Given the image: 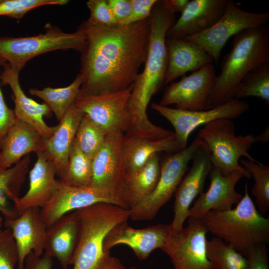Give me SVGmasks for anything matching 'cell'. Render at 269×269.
<instances>
[{"label": "cell", "instance_id": "obj_26", "mask_svg": "<svg viewBox=\"0 0 269 269\" xmlns=\"http://www.w3.org/2000/svg\"><path fill=\"white\" fill-rule=\"evenodd\" d=\"M84 114L73 103L45 141L44 152L54 164L57 175L62 176L80 122Z\"/></svg>", "mask_w": 269, "mask_h": 269}, {"label": "cell", "instance_id": "obj_28", "mask_svg": "<svg viewBox=\"0 0 269 269\" xmlns=\"http://www.w3.org/2000/svg\"><path fill=\"white\" fill-rule=\"evenodd\" d=\"M123 151L126 173L138 170L155 153L164 151L172 154L179 151L175 134L166 138L156 140L127 137L124 135Z\"/></svg>", "mask_w": 269, "mask_h": 269}, {"label": "cell", "instance_id": "obj_42", "mask_svg": "<svg viewBox=\"0 0 269 269\" xmlns=\"http://www.w3.org/2000/svg\"><path fill=\"white\" fill-rule=\"evenodd\" d=\"M52 265V257L48 254L45 253L41 257L31 251L25 258L24 269H51Z\"/></svg>", "mask_w": 269, "mask_h": 269}, {"label": "cell", "instance_id": "obj_35", "mask_svg": "<svg viewBox=\"0 0 269 269\" xmlns=\"http://www.w3.org/2000/svg\"><path fill=\"white\" fill-rule=\"evenodd\" d=\"M239 161L254 178L252 195L255 198L259 212L265 214L269 209V166L248 159H240Z\"/></svg>", "mask_w": 269, "mask_h": 269}, {"label": "cell", "instance_id": "obj_34", "mask_svg": "<svg viewBox=\"0 0 269 269\" xmlns=\"http://www.w3.org/2000/svg\"><path fill=\"white\" fill-rule=\"evenodd\" d=\"M108 135L104 129L84 114L74 140L80 149L93 159L104 143Z\"/></svg>", "mask_w": 269, "mask_h": 269}, {"label": "cell", "instance_id": "obj_29", "mask_svg": "<svg viewBox=\"0 0 269 269\" xmlns=\"http://www.w3.org/2000/svg\"><path fill=\"white\" fill-rule=\"evenodd\" d=\"M30 160L28 154L12 166L0 169V212L5 220L19 215L15 204L20 197V189L28 171Z\"/></svg>", "mask_w": 269, "mask_h": 269}, {"label": "cell", "instance_id": "obj_19", "mask_svg": "<svg viewBox=\"0 0 269 269\" xmlns=\"http://www.w3.org/2000/svg\"><path fill=\"white\" fill-rule=\"evenodd\" d=\"M15 240L18 253V269H24L25 258L33 251L41 256L44 250L46 227L41 218L40 208L30 207L13 219L5 220Z\"/></svg>", "mask_w": 269, "mask_h": 269}, {"label": "cell", "instance_id": "obj_39", "mask_svg": "<svg viewBox=\"0 0 269 269\" xmlns=\"http://www.w3.org/2000/svg\"><path fill=\"white\" fill-rule=\"evenodd\" d=\"M131 0L132 9L129 16L118 24H131L149 18L152 8L157 0Z\"/></svg>", "mask_w": 269, "mask_h": 269}, {"label": "cell", "instance_id": "obj_41", "mask_svg": "<svg viewBox=\"0 0 269 269\" xmlns=\"http://www.w3.org/2000/svg\"><path fill=\"white\" fill-rule=\"evenodd\" d=\"M268 250L266 244L253 248L248 254V269H269Z\"/></svg>", "mask_w": 269, "mask_h": 269}, {"label": "cell", "instance_id": "obj_31", "mask_svg": "<svg viewBox=\"0 0 269 269\" xmlns=\"http://www.w3.org/2000/svg\"><path fill=\"white\" fill-rule=\"evenodd\" d=\"M93 159L85 155L75 140L71 147L66 166L60 180L78 187H91L93 172Z\"/></svg>", "mask_w": 269, "mask_h": 269}, {"label": "cell", "instance_id": "obj_8", "mask_svg": "<svg viewBox=\"0 0 269 269\" xmlns=\"http://www.w3.org/2000/svg\"><path fill=\"white\" fill-rule=\"evenodd\" d=\"M203 141L197 137L189 146L167 156L161 163L160 174L152 193L129 210L133 221L150 220L175 193L186 173L188 164Z\"/></svg>", "mask_w": 269, "mask_h": 269}, {"label": "cell", "instance_id": "obj_10", "mask_svg": "<svg viewBox=\"0 0 269 269\" xmlns=\"http://www.w3.org/2000/svg\"><path fill=\"white\" fill-rule=\"evenodd\" d=\"M188 218V225L172 230L160 249L170 258L173 269H216L207 256L205 225L201 219Z\"/></svg>", "mask_w": 269, "mask_h": 269}, {"label": "cell", "instance_id": "obj_4", "mask_svg": "<svg viewBox=\"0 0 269 269\" xmlns=\"http://www.w3.org/2000/svg\"><path fill=\"white\" fill-rule=\"evenodd\" d=\"M244 194L234 208L212 210L201 218L208 232L220 238L247 257L257 246L269 240V219L258 210L244 186Z\"/></svg>", "mask_w": 269, "mask_h": 269}, {"label": "cell", "instance_id": "obj_18", "mask_svg": "<svg viewBox=\"0 0 269 269\" xmlns=\"http://www.w3.org/2000/svg\"><path fill=\"white\" fill-rule=\"evenodd\" d=\"M209 175L210 181L209 188L199 195L190 208L188 218L201 219L212 210H230L243 197V195L235 189L237 183L244 177L241 172L234 171L225 176L217 167L212 166Z\"/></svg>", "mask_w": 269, "mask_h": 269}, {"label": "cell", "instance_id": "obj_16", "mask_svg": "<svg viewBox=\"0 0 269 269\" xmlns=\"http://www.w3.org/2000/svg\"><path fill=\"white\" fill-rule=\"evenodd\" d=\"M191 160V167L175 192L174 217L170 225L172 230L175 232L183 228L190 205L195 197L203 192L206 179L212 167L210 151L204 142Z\"/></svg>", "mask_w": 269, "mask_h": 269}, {"label": "cell", "instance_id": "obj_37", "mask_svg": "<svg viewBox=\"0 0 269 269\" xmlns=\"http://www.w3.org/2000/svg\"><path fill=\"white\" fill-rule=\"evenodd\" d=\"M19 256L15 240L9 228L0 232V269H14Z\"/></svg>", "mask_w": 269, "mask_h": 269}, {"label": "cell", "instance_id": "obj_38", "mask_svg": "<svg viewBox=\"0 0 269 269\" xmlns=\"http://www.w3.org/2000/svg\"><path fill=\"white\" fill-rule=\"evenodd\" d=\"M90 11L88 22L99 26L111 27L118 24L107 0H89L86 2Z\"/></svg>", "mask_w": 269, "mask_h": 269}, {"label": "cell", "instance_id": "obj_44", "mask_svg": "<svg viewBox=\"0 0 269 269\" xmlns=\"http://www.w3.org/2000/svg\"><path fill=\"white\" fill-rule=\"evenodd\" d=\"M189 0H163L164 7L171 13L182 12L186 7Z\"/></svg>", "mask_w": 269, "mask_h": 269}, {"label": "cell", "instance_id": "obj_48", "mask_svg": "<svg viewBox=\"0 0 269 269\" xmlns=\"http://www.w3.org/2000/svg\"><path fill=\"white\" fill-rule=\"evenodd\" d=\"M128 269H137L136 267H131Z\"/></svg>", "mask_w": 269, "mask_h": 269}, {"label": "cell", "instance_id": "obj_46", "mask_svg": "<svg viewBox=\"0 0 269 269\" xmlns=\"http://www.w3.org/2000/svg\"><path fill=\"white\" fill-rule=\"evenodd\" d=\"M256 142L265 143L269 139V129L267 127L261 134L255 136Z\"/></svg>", "mask_w": 269, "mask_h": 269}, {"label": "cell", "instance_id": "obj_45", "mask_svg": "<svg viewBox=\"0 0 269 269\" xmlns=\"http://www.w3.org/2000/svg\"><path fill=\"white\" fill-rule=\"evenodd\" d=\"M102 269H128L121 261L114 257L110 256Z\"/></svg>", "mask_w": 269, "mask_h": 269}, {"label": "cell", "instance_id": "obj_3", "mask_svg": "<svg viewBox=\"0 0 269 269\" xmlns=\"http://www.w3.org/2000/svg\"><path fill=\"white\" fill-rule=\"evenodd\" d=\"M269 62V27L246 29L233 36L232 48L223 59L206 110L234 98L241 81L249 72Z\"/></svg>", "mask_w": 269, "mask_h": 269}, {"label": "cell", "instance_id": "obj_33", "mask_svg": "<svg viewBox=\"0 0 269 269\" xmlns=\"http://www.w3.org/2000/svg\"><path fill=\"white\" fill-rule=\"evenodd\" d=\"M206 249L216 269H248V258L219 238L207 240Z\"/></svg>", "mask_w": 269, "mask_h": 269}, {"label": "cell", "instance_id": "obj_43", "mask_svg": "<svg viewBox=\"0 0 269 269\" xmlns=\"http://www.w3.org/2000/svg\"><path fill=\"white\" fill-rule=\"evenodd\" d=\"M107 1L118 24L129 16L132 9L131 0H107Z\"/></svg>", "mask_w": 269, "mask_h": 269}, {"label": "cell", "instance_id": "obj_47", "mask_svg": "<svg viewBox=\"0 0 269 269\" xmlns=\"http://www.w3.org/2000/svg\"><path fill=\"white\" fill-rule=\"evenodd\" d=\"M2 219L1 217H0V232L1 231V227L2 226Z\"/></svg>", "mask_w": 269, "mask_h": 269}, {"label": "cell", "instance_id": "obj_15", "mask_svg": "<svg viewBox=\"0 0 269 269\" xmlns=\"http://www.w3.org/2000/svg\"><path fill=\"white\" fill-rule=\"evenodd\" d=\"M100 202L112 203L129 210L122 199L98 189L71 186L59 180L55 194L47 204L40 209V215L47 228L70 211Z\"/></svg>", "mask_w": 269, "mask_h": 269}, {"label": "cell", "instance_id": "obj_13", "mask_svg": "<svg viewBox=\"0 0 269 269\" xmlns=\"http://www.w3.org/2000/svg\"><path fill=\"white\" fill-rule=\"evenodd\" d=\"M124 136L123 133L108 134L104 143L93 158L91 185L122 200L126 173Z\"/></svg>", "mask_w": 269, "mask_h": 269}, {"label": "cell", "instance_id": "obj_23", "mask_svg": "<svg viewBox=\"0 0 269 269\" xmlns=\"http://www.w3.org/2000/svg\"><path fill=\"white\" fill-rule=\"evenodd\" d=\"M167 67L165 84L186 73L212 63V57L198 43L185 37L167 38Z\"/></svg>", "mask_w": 269, "mask_h": 269}, {"label": "cell", "instance_id": "obj_5", "mask_svg": "<svg viewBox=\"0 0 269 269\" xmlns=\"http://www.w3.org/2000/svg\"><path fill=\"white\" fill-rule=\"evenodd\" d=\"M76 210L80 227L73 269H102L111 256L104 249V239L113 227L128 221L130 210L105 202Z\"/></svg>", "mask_w": 269, "mask_h": 269}, {"label": "cell", "instance_id": "obj_27", "mask_svg": "<svg viewBox=\"0 0 269 269\" xmlns=\"http://www.w3.org/2000/svg\"><path fill=\"white\" fill-rule=\"evenodd\" d=\"M160 168L157 153L138 170L126 173L122 199L129 210L138 205L152 193L159 178Z\"/></svg>", "mask_w": 269, "mask_h": 269}, {"label": "cell", "instance_id": "obj_6", "mask_svg": "<svg viewBox=\"0 0 269 269\" xmlns=\"http://www.w3.org/2000/svg\"><path fill=\"white\" fill-rule=\"evenodd\" d=\"M236 129L231 119L222 118L206 124L198 133L197 137L208 147L212 166L217 167L225 176L234 171L241 172L244 177L251 178L250 173L239 164L242 156L260 162L250 155L249 150L256 142L253 134H235Z\"/></svg>", "mask_w": 269, "mask_h": 269}, {"label": "cell", "instance_id": "obj_32", "mask_svg": "<svg viewBox=\"0 0 269 269\" xmlns=\"http://www.w3.org/2000/svg\"><path fill=\"white\" fill-rule=\"evenodd\" d=\"M255 97L269 105V62L247 73L241 81L234 95L240 99Z\"/></svg>", "mask_w": 269, "mask_h": 269}, {"label": "cell", "instance_id": "obj_24", "mask_svg": "<svg viewBox=\"0 0 269 269\" xmlns=\"http://www.w3.org/2000/svg\"><path fill=\"white\" fill-rule=\"evenodd\" d=\"M45 138L28 124L17 119L4 137L0 149V169L8 168L30 152L44 151Z\"/></svg>", "mask_w": 269, "mask_h": 269}, {"label": "cell", "instance_id": "obj_11", "mask_svg": "<svg viewBox=\"0 0 269 269\" xmlns=\"http://www.w3.org/2000/svg\"><path fill=\"white\" fill-rule=\"evenodd\" d=\"M132 85L125 90L116 92L96 95L78 94L74 103L108 134H125L131 121L129 100Z\"/></svg>", "mask_w": 269, "mask_h": 269}, {"label": "cell", "instance_id": "obj_1", "mask_svg": "<svg viewBox=\"0 0 269 269\" xmlns=\"http://www.w3.org/2000/svg\"><path fill=\"white\" fill-rule=\"evenodd\" d=\"M85 43L81 53L79 94L96 95L130 87L145 61L149 41V18L128 25H93L87 20L78 27Z\"/></svg>", "mask_w": 269, "mask_h": 269}, {"label": "cell", "instance_id": "obj_17", "mask_svg": "<svg viewBox=\"0 0 269 269\" xmlns=\"http://www.w3.org/2000/svg\"><path fill=\"white\" fill-rule=\"evenodd\" d=\"M172 231L170 225L158 223L143 229H135L127 221L118 224L106 235L104 249L106 252L118 245L129 247L140 260H145L155 249H161Z\"/></svg>", "mask_w": 269, "mask_h": 269}, {"label": "cell", "instance_id": "obj_2", "mask_svg": "<svg viewBox=\"0 0 269 269\" xmlns=\"http://www.w3.org/2000/svg\"><path fill=\"white\" fill-rule=\"evenodd\" d=\"M150 33L147 54L142 72L133 83L129 100L131 115L127 137L161 139L170 136L172 132L154 125L148 119L147 108L152 97L165 84L167 67L166 34L175 21L162 0H157L149 17Z\"/></svg>", "mask_w": 269, "mask_h": 269}, {"label": "cell", "instance_id": "obj_25", "mask_svg": "<svg viewBox=\"0 0 269 269\" xmlns=\"http://www.w3.org/2000/svg\"><path fill=\"white\" fill-rule=\"evenodd\" d=\"M77 210L64 215L46 229L44 250L60 262L61 269L72 265L79 232Z\"/></svg>", "mask_w": 269, "mask_h": 269}, {"label": "cell", "instance_id": "obj_7", "mask_svg": "<svg viewBox=\"0 0 269 269\" xmlns=\"http://www.w3.org/2000/svg\"><path fill=\"white\" fill-rule=\"evenodd\" d=\"M44 33L27 37H0V58L19 71L32 58L48 52L73 49L81 52L85 43L83 32L77 29L64 32L48 24Z\"/></svg>", "mask_w": 269, "mask_h": 269}, {"label": "cell", "instance_id": "obj_9", "mask_svg": "<svg viewBox=\"0 0 269 269\" xmlns=\"http://www.w3.org/2000/svg\"><path fill=\"white\" fill-rule=\"evenodd\" d=\"M269 21V11H247L228 0L222 15L215 24L200 33L185 37L200 45L217 63L222 49L231 36L246 29L267 25Z\"/></svg>", "mask_w": 269, "mask_h": 269}, {"label": "cell", "instance_id": "obj_20", "mask_svg": "<svg viewBox=\"0 0 269 269\" xmlns=\"http://www.w3.org/2000/svg\"><path fill=\"white\" fill-rule=\"evenodd\" d=\"M228 0H189L178 19L169 28L166 38H182L200 33L215 24L222 15Z\"/></svg>", "mask_w": 269, "mask_h": 269}, {"label": "cell", "instance_id": "obj_21", "mask_svg": "<svg viewBox=\"0 0 269 269\" xmlns=\"http://www.w3.org/2000/svg\"><path fill=\"white\" fill-rule=\"evenodd\" d=\"M3 70L0 74L3 85L9 86L13 92L16 118L33 127L46 139L53 134L55 127H49L45 123L44 117L49 118L52 111L45 104H39L27 97L21 88L19 81V72L7 62L2 65Z\"/></svg>", "mask_w": 269, "mask_h": 269}, {"label": "cell", "instance_id": "obj_22", "mask_svg": "<svg viewBox=\"0 0 269 269\" xmlns=\"http://www.w3.org/2000/svg\"><path fill=\"white\" fill-rule=\"evenodd\" d=\"M37 154V160L29 175V188L15 204L19 215L30 207L42 208L56 191L59 180L56 179L57 171L52 161L44 151Z\"/></svg>", "mask_w": 269, "mask_h": 269}, {"label": "cell", "instance_id": "obj_30", "mask_svg": "<svg viewBox=\"0 0 269 269\" xmlns=\"http://www.w3.org/2000/svg\"><path fill=\"white\" fill-rule=\"evenodd\" d=\"M82 82V78L78 74L68 86L57 88L47 87L43 89L33 88L29 89V92L42 100L60 122L74 103Z\"/></svg>", "mask_w": 269, "mask_h": 269}, {"label": "cell", "instance_id": "obj_14", "mask_svg": "<svg viewBox=\"0 0 269 269\" xmlns=\"http://www.w3.org/2000/svg\"><path fill=\"white\" fill-rule=\"evenodd\" d=\"M217 75L212 63L208 64L166 88L159 105H175V109L195 111L206 110Z\"/></svg>", "mask_w": 269, "mask_h": 269}, {"label": "cell", "instance_id": "obj_12", "mask_svg": "<svg viewBox=\"0 0 269 269\" xmlns=\"http://www.w3.org/2000/svg\"><path fill=\"white\" fill-rule=\"evenodd\" d=\"M151 107L174 128L178 151L187 146L189 135L198 127L220 119L239 118L250 109L248 102L234 98L220 106L201 111L180 110L155 103L151 104Z\"/></svg>", "mask_w": 269, "mask_h": 269}, {"label": "cell", "instance_id": "obj_36", "mask_svg": "<svg viewBox=\"0 0 269 269\" xmlns=\"http://www.w3.org/2000/svg\"><path fill=\"white\" fill-rule=\"evenodd\" d=\"M68 0H0V16L20 19L28 11L46 5H64Z\"/></svg>", "mask_w": 269, "mask_h": 269}, {"label": "cell", "instance_id": "obj_40", "mask_svg": "<svg viewBox=\"0 0 269 269\" xmlns=\"http://www.w3.org/2000/svg\"><path fill=\"white\" fill-rule=\"evenodd\" d=\"M5 62L4 59L0 58V68ZM16 120L14 110L8 108L4 100L0 86V149L7 133Z\"/></svg>", "mask_w": 269, "mask_h": 269}]
</instances>
